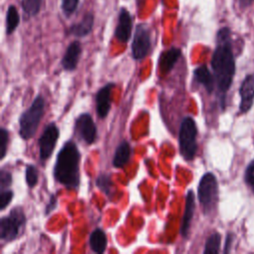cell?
<instances>
[{
  "label": "cell",
  "mask_w": 254,
  "mask_h": 254,
  "mask_svg": "<svg viewBox=\"0 0 254 254\" xmlns=\"http://www.w3.org/2000/svg\"><path fill=\"white\" fill-rule=\"evenodd\" d=\"M197 127L194 119L186 116L180 125L179 147L180 153L186 161H192L197 151Z\"/></svg>",
  "instance_id": "277c9868"
},
{
  "label": "cell",
  "mask_w": 254,
  "mask_h": 254,
  "mask_svg": "<svg viewBox=\"0 0 254 254\" xmlns=\"http://www.w3.org/2000/svg\"><path fill=\"white\" fill-rule=\"evenodd\" d=\"M195 208V196L192 190H189L186 195V204H185V210L182 218L181 223V234L183 237L187 238L189 236L190 227L191 224V219L193 217Z\"/></svg>",
  "instance_id": "4fadbf2b"
},
{
  "label": "cell",
  "mask_w": 254,
  "mask_h": 254,
  "mask_svg": "<svg viewBox=\"0 0 254 254\" xmlns=\"http://www.w3.org/2000/svg\"><path fill=\"white\" fill-rule=\"evenodd\" d=\"M26 215L22 207L17 206L11 209L7 216H3L0 220V238L4 241H12L16 239L21 229L25 226Z\"/></svg>",
  "instance_id": "8992f818"
},
{
  "label": "cell",
  "mask_w": 254,
  "mask_h": 254,
  "mask_svg": "<svg viewBox=\"0 0 254 254\" xmlns=\"http://www.w3.org/2000/svg\"><path fill=\"white\" fill-rule=\"evenodd\" d=\"M211 67L217 90L224 97L235 74L231 30L228 27H222L216 33V45L211 58Z\"/></svg>",
  "instance_id": "6da1fadb"
},
{
  "label": "cell",
  "mask_w": 254,
  "mask_h": 254,
  "mask_svg": "<svg viewBox=\"0 0 254 254\" xmlns=\"http://www.w3.org/2000/svg\"><path fill=\"white\" fill-rule=\"evenodd\" d=\"M220 242H221V235L218 232H213L206 240L203 253H218L220 248Z\"/></svg>",
  "instance_id": "44dd1931"
},
{
  "label": "cell",
  "mask_w": 254,
  "mask_h": 254,
  "mask_svg": "<svg viewBox=\"0 0 254 254\" xmlns=\"http://www.w3.org/2000/svg\"><path fill=\"white\" fill-rule=\"evenodd\" d=\"M59 136L60 130L54 122L45 127L41 137L39 138V154L42 161H46L52 156Z\"/></svg>",
  "instance_id": "ba28073f"
},
{
  "label": "cell",
  "mask_w": 254,
  "mask_h": 254,
  "mask_svg": "<svg viewBox=\"0 0 254 254\" xmlns=\"http://www.w3.org/2000/svg\"><path fill=\"white\" fill-rule=\"evenodd\" d=\"M132 33V17L128 10L121 8L118 16V23L115 29V38L120 43H127Z\"/></svg>",
  "instance_id": "7c38bea8"
},
{
  "label": "cell",
  "mask_w": 254,
  "mask_h": 254,
  "mask_svg": "<svg viewBox=\"0 0 254 254\" xmlns=\"http://www.w3.org/2000/svg\"><path fill=\"white\" fill-rule=\"evenodd\" d=\"M93 23H94L93 15L91 13H87L84 15V17L81 19L80 22L70 26L69 32L71 35L75 37H85L91 32Z\"/></svg>",
  "instance_id": "d6986e66"
},
{
  "label": "cell",
  "mask_w": 254,
  "mask_h": 254,
  "mask_svg": "<svg viewBox=\"0 0 254 254\" xmlns=\"http://www.w3.org/2000/svg\"><path fill=\"white\" fill-rule=\"evenodd\" d=\"M81 44L78 41H73L68 45L62 59V65L65 70L72 71L76 68L81 55Z\"/></svg>",
  "instance_id": "5bb4252c"
},
{
  "label": "cell",
  "mask_w": 254,
  "mask_h": 254,
  "mask_svg": "<svg viewBox=\"0 0 254 254\" xmlns=\"http://www.w3.org/2000/svg\"><path fill=\"white\" fill-rule=\"evenodd\" d=\"M182 56V51L178 48H171L165 52H163L159 58V69L162 74L169 73L175 64H177L178 60Z\"/></svg>",
  "instance_id": "9a60e30c"
},
{
  "label": "cell",
  "mask_w": 254,
  "mask_h": 254,
  "mask_svg": "<svg viewBox=\"0 0 254 254\" xmlns=\"http://www.w3.org/2000/svg\"><path fill=\"white\" fill-rule=\"evenodd\" d=\"M151 49V37L149 29L144 24H139L136 27L135 35L132 41L131 51L132 57L136 61L144 59Z\"/></svg>",
  "instance_id": "52a82bcc"
},
{
  "label": "cell",
  "mask_w": 254,
  "mask_h": 254,
  "mask_svg": "<svg viewBox=\"0 0 254 254\" xmlns=\"http://www.w3.org/2000/svg\"><path fill=\"white\" fill-rule=\"evenodd\" d=\"M8 139H9V133L8 130L4 127L0 129V151H1V156L0 159L3 160L6 156L7 152V145H8Z\"/></svg>",
  "instance_id": "d4e9b609"
},
{
  "label": "cell",
  "mask_w": 254,
  "mask_h": 254,
  "mask_svg": "<svg viewBox=\"0 0 254 254\" xmlns=\"http://www.w3.org/2000/svg\"><path fill=\"white\" fill-rule=\"evenodd\" d=\"M45 112V99L38 94L30 107L24 111L19 119V133L24 140L31 139L37 132Z\"/></svg>",
  "instance_id": "3957f363"
},
{
  "label": "cell",
  "mask_w": 254,
  "mask_h": 254,
  "mask_svg": "<svg viewBox=\"0 0 254 254\" xmlns=\"http://www.w3.org/2000/svg\"><path fill=\"white\" fill-rule=\"evenodd\" d=\"M194 79L201 85L204 86L206 91L208 93H211L214 89V76L213 73H211L206 66V64H201L197 66L193 71Z\"/></svg>",
  "instance_id": "2e32d148"
},
{
  "label": "cell",
  "mask_w": 254,
  "mask_h": 254,
  "mask_svg": "<svg viewBox=\"0 0 254 254\" xmlns=\"http://www.w3.org/2000/svg\"><path fill=\"white\" fill-rule=\"evenodd\" d=\"M245 182L254 192V160L251 161L245 171Z\"/></svg>",
  "instance_id": "f1b7e54d"
},
{
  "label": "cell",
  "mask_w": 254,
  "mask_h": 254,
  "mask_svg": "<svg viewBox=\"0 0 254 254\" xmlns=\"http://www.w3.org/2000/svg\"><path fill=\"white\" fill-rule=\"evenodd\" d=\"M197 196L203 212L205 214L210 213L214 209L218 199V184L216 177L212 173H205L199 180Z\"/></svg>",
  "instance_id": "5b68a950"
},
{
  "label": "cell",
  "mask_w": 254,
  "mask_h": 254,
  "mask_svg": "<svg viewBox=\"0 0 254 254\" xmlns=\"http://www.w3.org/2000/svg\"><path fill=\"white\" fill-rule=\"evenodd\" d=\"M115 86L114 83L109 82L105 85H103L95 95V101H96V112L99 118L104 119L110 110L111 106V91L113 87Z\"/></svg>",
  "instance_id": "8fae6325"
},
{
  "label": "cell",
  "mask_w": 254,
  "mask_h": 254,
  "mask_svg": "<svg viewBox=\"0 0 254 254\" xmlns=\"http://www.w3.org/2000/svg\"><path fill=\"white\" fill-rule=\"evenodd\" d=\"M12 185V175L10 172L1 170L0 172V190H9Z\"/></svg>",
  "instance_id": "4316f807"
},
{
  "label": "cell",
  "mask_w": 254,
  "mask_h": 254,
  "mask_svg": "<svg viewBox=\"0 0 254 254\" xmlns=\"http://www.w3.org/2000/svg\"><path fill=\"white\" fill-rule=\"evenodd\" d=\"M232 242H233V234L229 232V233H227V235H226L223 253H229V252H230V248H231Z\"/></svg>",
  "instance_id": "4dcf8cb0"
},
{
  "label": "cell",
  "mask_w": 254,
  "mask_h": 254,
  "mask_svg": "<svg viewBox=\"0 0 254 254\" xmlns=\"http://www.w3.org/2000/svg\"><path fill=\"white\" fill-rule=\"evenodd\" d=\"M80 153L76 144L66 141L58 153L54 167L55 179L68 190H76L79 186Z\"/></svg>",
  "instance_id": "7a4b0ae2"
},
{
  "label": "cell",
  "mask_w": 254,
  "mask_h": 254,
  "mask_svg": "<svg viewBox=\"0 0 254 254\" xmlns=\"http://www.w3.org/2000/svg\"><path fill=\"white\" fill-rule=\"evenodd\" d=\"M20 16L15 6H9L6 14V34L11 35L18 27Z\"/></svg>",
  "instance_id": "ffe728a7"
},
{
  "label": "cell",
  "mask_w": 254,
  "mask_h": 254,
  "mask_svg": "<svg viewBox=\"0 0 254 254\" xmlns=\"http://www.w3.org/2000/svg\"><path fill=\"white\" fill-rule=\"evenodd\" d=\"M90 249L98 254L103 253L107 247V236L103 229L95 228L89 235L88 240Z\"/></svg>",
  "instance_id": "ac0fdd59"
},
{
  "label": "cell",
  "mask_w": 254,
  "mask_h": 254,
  "mask_svg": "<svg viewBox=\"0 0 254 254\" xmlns=\"http://www.w3.org/2000/svg\"><path fill=\"white\" fill-rule=\"evenodd\" d=\"M78 0H62V9L66 16L71 15L77 8Z\"/></svg>",
  "instance_id": "83f0119b"
},
{
  "label": "cell",
  "mask_w": 254,
  "mask_h": 254,
  "mask_svg": "<svg viewBox=\"0 0 254 254\" xmlns=\"http://www.w3.org/2000/svg\"><path fill=\"white\" fill-rule=\"evenodd\" d=\"M253 3H254V0H238L239 7L242 10H245V9L249 8Z\"/></svg>",
  "instance_id": "1f68e13d"
},
{
  "label": "cell",
  "mask_w": 254,
  "mask_h": 254,
  "mask_svg": "<svg viewBox=\"0 0 254 254\" xmlns=\"http://www.w3.org/2000/svg\"><path fill=\"white\" fill-rule=\"evenodd\" d=\"M25 178H26V183L30 188H34L37 186L39 181V172L36 166L31 164L27 165L26 171H25Z\"/></svg>",
  "instance_id": "cb8c5ba5"
},
{
  "label": "cell",
  "mask_w": 254,
  "mask_h": 254,
  "mask_svg": "<svg viewBox=\"0 0 254 254\" xmlns=\"http://www.w3.org/2000/svg\"><path fill=\"white\" fill-rule=\"evenodd\" d=\"M74 129L78 137L90 145L96 140L97 128L89 113H81L75 119Z\"/></svg>",
  "instance_id": "9c48e42d"
},
{
  "label": "cell",
  "mask_w": 254,
  "mask_h": 254,
  "mask_svg": "<svg viewBox=\"0 0 254 254\" xmlns=\"http://www.w3.org/2000/svg\"><path fill=\"white\" fill-rule=\"evenodd\" d=\"M240 103L239 111L244 114L247 113L254 102V72L245 76L239 87Z\"/></svg>",
  "instance_id": "30bf717a"
},
{
  "label": "cell",
  "mask_w": 254,
  "mask_h": 254,
  "mask_svg": "<svg viewBox=\"0 0 254 254\" xmlns=\"http://www.w3.org/2000/svg\"><path fill=\"white\" fill-rule=\"evenodd\" d=\"M14 192L9 189L5 190H0V209L4 210L12 201Z\"/></svg>",
  "instance_id": "484cf974"
},
{
  "label": "cell",
  "mask_w": 254,
  "mask_h": 254,
  "mask_svg": "<svg viewBox=\"0 0 254 254\" xmlns=\"http://www.w3.org/2000/svg\"><path fill=\"white\" fill-rule=\"evenodd\" d=\"M95 185L106 195L111 196L113 184H112V181H111V177L108 174H100L95 180Z\"/></svg>",
  "instance_id": "7402d4cb"
},
{
  "label": "cell",
  "mask_w": 254,
  "mask_h": 254,
  "mask_svg": "<svg viewBox=\"0 0 254 254\" xmlns=\"http://www.w3.org/2000/svg\"><path fill=\"white\" fill-rule=\"evenodd\" d=\"M57 205H58V197H57V194L53 193V194H51L49 202L47 203V206L45 209V214L46 215L50 214L57 207Z\"/></svg>",
  "instance_id": "f546056e"
},
{
  "label": "cell",
  "mask_w": 254,
  "mask_h": 254,
  "mask_svg": "<svg viewBox=\"0 0 254 254\" xmlns=\"http://www.w3.org/2000/svg\"><path fill=\"white\" fill-rule=\"evenodd\" d=\"M132 154V148L128 141L123 140L120 142L115 150L112 164L115 168H122L124 167L128 162Z\"/></svg>",
  "instance_id": "e0dca14e"
},
{
  "label": "cell",
  "mask_w": 254,
  "mask_h": 254,
  "mask_svg": "<svg viewBox=\"0 0 254 254\" xmlns=\"http://www.w3.org/2000/svg\"><path fill=\"white\" fill-rule=\"evenodd\" d=\"M43 0H21L23 11L28 16H35L40 12Z\"/></svg>",
  "instance_id": "603a6c76"
}]
</instances>
